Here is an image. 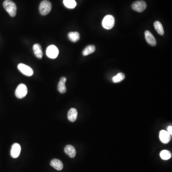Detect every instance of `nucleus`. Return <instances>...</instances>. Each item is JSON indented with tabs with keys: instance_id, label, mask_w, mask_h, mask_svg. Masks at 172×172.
I'll list each match as a JSON object with an SVG mask.
<instances>
[{
	"instance_id": "nucleus-1",
	"label": "nucleus",
	"mask_w": 172,
	"mask_h": 172,
	"mask_svg": "<svg viewBox=\"0 0 172 172\" xmlns=\"http://www.w3.org/2000/svg\"><path fill=\"white\" fill-rule=\"evenodd\" d=\"M3 7L11 17L16 15L17 7L14 1L11 0H5L3 3Z\"/></svg>"
},
{
	"instance_id": "nucleus-2",
	"label": "nucleus",
	"mask_w": 172,
	"mask_h": 172,
	"mask_svg": "<svg viewBox=\"0 0 172 172\" xmlns=\"http://www.w3.org/2000/svg\"><path fill=\"white\" fill-rule=\"evenodd\" d=\"M52 9V4L48 0L42 1L39 6V12L42 15H46L50 13Z\"/></svg>"
},
{
	"instance_id": "nucleus-3",
	"label": "nucleus",
	"mask_w": 172,
	"mask_h": 172,
	"mask_svg": "<svg viewBox=\"0 0 172 172\" xmlns=\"http://www.w3.org/2000/svg\"><path fill=\"white\" fill-rule=\"evenodd\" d=\"M102 25L104 28L108 30L111 29L114 26V17L112 15H106L102 21Z\"/></svg>"
},
{
	"instance_id": "nucleus-4",
	"label": "nucleus",
	"mask_w": 172,
	"mask_h": 172,
	"mask_svg": "<svg viewBox=\"0 0 172 172\" xmlns=\"http://www.w3.org/2000/svg\"><path fill=\"white\" fill-rule=\"evenodd\" d=\"M27 93V88L24 84H20L16 88L15 96L18 99H21L25 97Z\"/></svg>"
},
{
	"instance_id": "nucleus-5",
	"label": "nucleus",
	"mask_w": 172,
	"mask_h": 172,
	"mask_svg": "<svg viewBox=\"0 0 172 172\" xmlns=\"http://www.w3.org/2000/svg\"><path fill=\"white\" fill-rule=\"evenodd\" d=\"M59 54V50L55 45H50L46 49L47 56L51 59H56Z\"/></svg>"
},
{
	"instance_id": "nucleus-6",
	"label": "nucleus",
	"mask_w": 172,
	"mask_h": 172,
	"mask_svg": "<svg viewBox=\"0 0 172 172\" xmlns=\"http://www.w3.org/2000/svg\"><path fill=\"white\" fill-rule=\"evenodd\" d=\"M17 67L18 70L22 73L24 75H25L26 76H32L34 74V71L31 67H30V66H27L25 64H22V63L19 64V65H18Z\"/></svg>"
},
{
	"instance_id": "nucleus-7",
	"label": "nucleus",
	"mask_w": 172,
	"mask_h": 172,
	"mask_svg": "<svg viewBox=\"0 0 172 172\" xmlns=\"http://www.w3.org/2000/svg\"><path fill=\"white\" fill-rule=\"evenodd\" d=\"M132 7L135 11L141 13L145 10L147 5L146 3L143 1H137L132 4Z\"/></svg>"
},
{
	"instance_id": "nucleus-8",
	"label": "nucleus",
	"mask_w": 172,
	"mask_h": 172,
	"mask_svg": "<svg viewBox=\"0 0 172 172\" xmlns=\"http://www.w3.org/2000/svg\"><path fill=\"white\" fill-rule=\"evenodd\" d=\"M21 151V147L20 145L17 143H14L12 146L11 150V155L13 158H16L18 157Z\"/></svg>"
},
{
	"instance_id": "nucleus-9",
	"label": "nucleus",
	"mask_w": 172,
	"mask_h": 172,
	"mask_svg": "<svg viewBox=\"0 0 172 172\" xmlns=\"http://www.w3.org/2000/svg\"><path fill=\"white\" fill-rule=\"evenodd\" d=\"M171 135L165 130H161L160 132L159 138L161 142L165 144L169 143L171 140Z\"/></svg>"
},
{
	"instance_id": "nucleus-10",
	"label": "nucleus",
	"mask_w": 172,
	"mask_h": 172,
	"mask_svg": "<svg viewBox=\"0 0 172 172\" xmlns=\"http://www.w3.org/2000/svg\"><path fill=\"white\" fill-rule=\"evenodd\" d=\"M145 38L147 43L152 46H155L156 45V41L152 34L148 30L145 32Z\"/></svg>"
},
{
	"instance_id": "nucleus-11",
	"label": "nucleus",
	"mask_w": 172,
	"mask_h": 172,
	"mask_svg": "<svg viewBox=\"0 0 172 172\" xmlns=\"http://www.w3.org/2000/svg\"><path fill=\"white\" fill-rule=\"evenodd\" d=\"M66 77H62L60 79L57 86V89L59 92L61 94H64L66 93V88L65 85V83L66 82Z\"/></svg>"
},
{
	"instance_id": "nucleus-12",
	"label": "nucleus",
	"mask_w": 172,
	"mask_h": 172,
	"mask_svg": "<svg viewBox=\"0 0 172 172\" xmlns=\"http://www.w3.org/2000/svg\"><path fill=\"white\" fill-rule=\"evenodd\" d=\"M65 153L66 155H68L70 158H74L75 157L76 155V151L75 149V147L71 145H67L65 147Z\"/></svg>"
},
{
	"instance_id": "nucleus-13",
	"label": "nucleus",
	"mask_w": 172,
	"mask_h": 172,
	"mask_svg": "<svg viewBox=\"0 0 172 172\" xmlns=\"http://www.w3.org/2000/svg\"><path fill=\"white\" fill-rule=\"evenodd\" d=\"M77 117V110L75 108H71L70 109L67 114V118L69 121L71 122H74L76 121Z\"/></svg>"
},
{
	"instance_id": "nucleus-14",
	"label": "nucleus",
	"mask_w": 172,
	"mask_h": 172,
	"mask_svg": "<svg viewBox=\"0 0 172 172\" xmlns=\"http://www.w3.org/2000/svg\"><path fill=\"white\" fill-rule=\"evenodd\" d=\"M33 49V51L35 56L38 57V59H41L43 57V53L41 46H40V44H35Z\"/></svg>"
},
{
	"instance_id": "nucleus-15",
	"label": "nucleus",
	"mask_w": 172,
	"mask_h": 172,
	"mask_svg": "<svg viewBox=\"0 0 172 172\" xmlns=\"http://www.w3.org/2000/svg\"><path fill=\"white\" fill-rule=\"evenodd\" d=\"M50 165L53 168L59 171L61 170L63 168V164L62 162L60 160L57 159L52 160L50 163Z\"/></svg>"
},
{
	"instance_id": "nucleus-16",
	"label": "nucleus",
	"mask_w": 172,
	"mask_h": 172,
	"mask_svg": "<svg viewBox=\"0 0 172 172\" xmlns=\"http://www.w3.org/2000/svg\"><path fill=\"white\" fill-rule=\"evenodd\" d=\"M68 38L71 41L76 43L79 40V34L77 32H71L68 34Z\"/></svg>"
},
{
	"instance_id": "nucleus-17",
	"label": "nucleus",
	"mask_w": 172,
	"mask_h": 172,
	"mask_svg": "<svg viewBox=\"0 0 172 172\" xmlns=\"http://www.w3.org/2000/svg\"><path fill=\"white\" fill-rule=\"evenodd\" d=\"M95 50H96V48L94 46L89 45L84 49L82 52L83 55L84 56H87L94 52Z\"/></svg>"
},
{
	"instance_id": "nucleus-18",
	"label": "nucleus",
	"mask_w": 172,
	"mask_h": 172,
	"mask_svg": "<svg viewBox=\"0 0 172 172\" xmlns=\"http://www.w3.org/2000/svg\"><path fill=\"white\" fill-rule=\"evenodd\" d=\"M154 27L158 34L160 35H163L164 34V30L163 27L161 22L159 21H155L154 22Z\"/></svg>"
},
{
	"instance_id": "nucleus-19",
	"label": "nucleus",
	"mask_w": 172,
	"mask_h": 172,
	"mask_svg": "<svg viewBox=\"0 0 172 172\" xmlns=\"http://www.w3.org/2000/svg\"><path fill=\"white\" fill-rule=\"evenodd\" d=\"M65 7L69 9H74L76 7V2L75 0H63Z\"/></svg>"
},
{
	"instance_id": "nucleus-20",
	"label": "nucleus",
	"mask_w": 172,
	"mask_h": 172,
	"mask_svg": "<svg viewBox=\"0 0 172 172\" xmlns=\"http://www.w3.org/2000/svg\"><path fill=\"white\" fill-rule=\"evenodd\" d=\"M160 155L161 158L164 160H167L171 158L172 157V154L170 151L168 150H164L161 151L160 153Z\"/></svg>"
},
{
	"instance_id": "nucleus-21",
	"label": "nucleus",
	"mask_w": 172,
	"mask_h": 172,
	"mask_svg": "<svg viewBox=\"0 0 172 172\" xmlns=\"http://www.w3.org/2000/svg\"><path fill=\"white\" fill-rule=\"evenodd\" d=\"M125 75L122 73H119L117 75L115 76L114 77H112V81L114 83H119L122 81L124 79Z\"/></svg>"
},
{
	"instance_id": "nucleus-22",
	"label": "nucleus",
	"mask_w": 172,
	"mask_h": 172,
	"mask_svg": "<svg viewBox=\"0 0 172 172\" xmlns=\"http://www.w3.org/2000/svg\"><path fill=\"white\" fill-rule=\"evenodd\" d=\"M167 132H169L170 134L172 135V126H169L168 128H167Z\"/></svg>"
}]
</instances>
